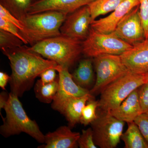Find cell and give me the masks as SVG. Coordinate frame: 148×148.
Here are the masks:
<instances>
[{"instance_id": "cell-1", "label": "cell", "mask_w": 148, "mask_h": 148, "mask_svg": "<svg viewBox=\"0 0 148 148\" xmlns=\"http://www.w3.org/2000/svg\"><path fill=\"white\" fill-rule=\"evenodd\" d=\"M2 51L10 63V92L18 98L30 90L35 79L43 72L49 69H56L57 71L61 67L54 61L31 51L27 46Z\"/></svg>"}, {"instance_id": "cell-2", "label": "cell", "mask_w": 148, "mask_h": 148, "mask_svg": "<svg viewBox=\"0 0 148 148\" xmlns=\"http://www.w3.org/2000/svg\"><path fill=\"white\" fill-rule=\"evenodd\" d=\"M67 15L56 11L27 14L21 21L24 28L20 30V35L26 45L31 46L46 39L60 36V28Z\"/></svg>"}, {"instance_id": "cell-3", "label": "cell", "mask_w": 148, "mask_h": 148, "mask_svg": "<svg viewBox=\"0 0 148 148\" xmlns=\"http://www.w3.org/2000/svg\"><path fill=\"white\" fill-rule=\"evenodd\" d=\"M82 42L61 35L46 39L27 48L63 68L69 69L82 53Z\"/></svg>"}, {"instance_id": "cell-4", "label": "cell", "mask_w": 148, "mask_h": 148, "mask_svg": "<svg viewBox=\"0 0 148 148\" xmlns=\"http://www.w3.org/2000/svg\"><path fill=\"white\" fill-rule=\"evenodd\" d=\"M5 118L0 127V133L5 138L26 133L40 143H45V136L35 121L27 115L22 104L16 95L10 92L4 108Z\"/></svg>"}, {"instance_id": "cell-5", "label": "cell", "mask_w": 148, "mask_h": 148, "mask_svg": "<svg viewBox=\"0 0 148 148\" xmlns=\"http://www.w3.org/2000/svg\"><path fill=\"white\" fill-rule=\"evenodd\" d=\"M147 83V73L136 74L129 71L102 90L98 108L103 111L116 109L131 92Z\"/></svg>"}, {"instance_id": "cell-6", "label": "cell", "mask_w": 148, "mask_h": 148, "mask_svg": "<svg viewBox=\"0 0 148 148\" xmlns=\"http://www.w3.org/2000/svg\"><path fill=\"white\" fill-rule=\"evenodd\" d=\"M125 122L113 116L110 111H101L90 125L95 145L101 148H114L120 142Z\"/></svg>"}, {"instance_id": "cell-7", "label": "cell", "mask_w": 148, "mask_h": 148, "mask_svg": "<svg viewBox=\"0 0 148 148\" xmlns=\"http://www.w3.org/2000/svg\"><path fill=\"white\" fill-rule=\"evenodd\" d=\"M82 53L89 58L104 54L120 55L132 46L119 38L114 32L102 34L90 27L89 33L82 42Z\"/></svg>"}, {"instance_id": "cell-8", "label": "cell", "mask_w": 148, "mask_h": 148, "mask_svg": "<svg viewBox=\"0 0 148 148\" xmlns=\"http://www.w3.org/2000/svg\"><path fill=\"white\" fill-rule=\"evenodd\" d=\"M93 61L96 78L90 91L93 96L129 72L120 55L104 54L95 57Z\"/></svg>"}, {"instance_id": "cell-9", "label": "cell", "mask_w": 148, "mask_h": 148, "mask_svg": "<svg viewBox=\"0 0 148 148\" xmlns=\"http://www.w3.org/2000/svg\"><path fill=\"white\" fill-rule=\"evenodd\" d=\"M58 73V90L51 107L53 110L62 114L66 103L74 97H80L90 93V90L81 87L73 79L68 68L61 67Z\"/></svg>"}, {"instance_id": "cell-10", "label": "cell", "mask_w": 148, "mask_h": 148, "mask_svg": "<svg viewBox=\"0 0 148 148\" xmlns=\"http://www.w3.org/2000/svg\"><path fill=\"white\" fill-rule=\"evenodd\" d=\"M92 21L88 5L69 14L60 28L61 35L83 42L87 38Z\"/></svg>"}, {"instance_id": "cell-11", "label": "cell", "mask_w": 148, "mask_h": 148, "mask_svg": "<svg viewBox=\"0 0 148 148\" xmlns=\"http://www.w3.org/2000/svg\"><path fill=\"white\" fill-rule=\"evenodd\" d=\"M139 9L140 5L130 11L120 21L114 32L119 38L132 46L145 39Z\"/></svg>"}, {"instance_id": "cell-12", "label": "cell", "mask_w": 148, "mask_h": 148, "mask_svg": "<svg viewBox=\"0 0 148 148\" xmlns=\"http://www.w3.org/2000/svg\"><path fill=\"white\" fill-rule=\"evenodd\" d=\"M120 56L130 71L136 74L148 72V38L132 46Z\"/></svg>"}, {"instance_id": "cell-13", "label": "cell", "mask_w": 148, "mask_h": 148, "mask_svg": "<svg viewBox=\"0 0 148 148\" xmlns=\"http://www.w3.org/2000/svg\"><path fill=\"white\" fill-rule=\"evenodd\" d=\"M140 4V0H125L110 15L92 21L90 28L102 34L112 33L115 31L121 19Z\"/></svg>"}, {"instance_id": "cell-14", "label": "cell", "mask_w": 148, "mask_h": 148, "mask_svg": "<svg viewBox=\"0 0 148 148\" xmlns=\"http://www.w3.org/2000/svg\"><path fill=\"white\" fill-rule=\"evenodd\" d=\"M95 0H37L31 5L28 14L56 11L68 14L88 5Z\"/></svg>"}, {"instance_id": "cell-15", "label": "cell", "mask_w": 148, "mask_h": 148, "mask_svg": "<svg viewBox=\"0 0 148 148\" xmlns=\"http://www.w3.org/2000/svg\"><path fill=\"white\" fill-rule=\"evenodd\" d=\"M69 126H62L45 136L44 145L38 148H75L78 147L77 141L80 135L78 132H73Z\"/></svg>"}, {"instance_id": "cell-16", "label": "cell", "mask_w": 148, "mask_h": 148, "mask_svg": "<svg viewBox=\"0 0 148 148\" xmlns=\"http://www.w3.org/2000/svg\"><path fill=\"white\" fill-rule=\"evenodd\" d=\"M113 116L125 122H134L143 113L139 99V89H136L117 108L110 111Z\"/></svg>"}, {"instance_id": "cell-17", "label": "cell", "mask_w": 148, "mask_h": 148, "mask_svg": "<svg viewBox=\"0 0 148 148\" xmlns=\"http://www.w3.org/2000/svg\"><path fill=\"white\" fill-rule=\"evenodd\" d=\"M94 97L91 93L69 99L66 103L62 114L64 115L69 123V126L73 128L80 123L83 109L87 101Z\"/></svg>"}, {"instance_id": "cell-18", "label": "cell", "mask_w": 148, "mask_h": 148, "mask_svg": "<svg viewBox=\"0 0 148 148\" xmlns=\"http://www.w3.org/2000/svg\"><path fill=\"white\" fill-rule=\"evenodd\" d=\"M91 58L87 57L82 60L72 74L73 79L77 84L88 90L91 88L94 80L93 62Z\"/></svg>"}, {"instance_id": "cell-19", "label": "cell", "mask_w": 148, "mask_h": 148, "mask_svg": "<svg viewBox=\"0 0 148 148\" xmlns=\"http://www.w3.org/2000/svg\"><path fill=\"white\" fill-rule=\"evenodd\" d=\"M127 123V129L121 138L124 143V148H148L147 143L135 122Z\"/></svg>"}, {"instance_id": "cell-20", "label": "cell", "mask_w": 148, "mask_h": 148, "mask_svg": "<svg viewBox=\"0 0 148 148\" xmlns=\"http://www.w3.org/2000/svg\"><path fill=\"white\" fill-rule=\"evenodd\" d=\"M58 86V77L53 82L43 84L40 79L34 86V92L36 98L42 103L49 104L52 103Z\"/></svg>"}, {"instance_id": "cell-21", "label": "cell", "mask_w": 148, "mask_h": 148, "mask_svg": "<svg viewBox=\"0 0 148 148\" xmlns=\"http://www.w3.org/2000/svg\"><path fill=\"white\" fill-rule=\"evenodd\" d=\"M125 0H95L89 5L92 21L101 15L112 12Z\"/></svg>"}, {"instance_id": "cell-22", "label": "cell", "mask_w": 148, "mask_h": 148, "mask_svg": "<svg viewBox=\"0 0 148 148\" xmlns=\"http://www.w3.org/2000/svg\"><path fill=\"white\" fill-rule=\"evenodd\" d=\"M36 0H0V5L9 11L15 17L22 21Z\"/></svg>"}, {"instance_id": "cell-23", "label": "cell", "mask_w": 148, "mask_h": 148, "mask_svg": "<svg viewBox=\"0 0 148 148\" xmlns=\"http://www.w3.org/2000/svg\"><path fill=\"white\" fill-rule=\"evenodd\" d=\"M98 107V101L95 100L94 97L89 99L83 109L80 123L85 126L91 124L97 117Z\"/></svg>"}, {"instance_id": "cell-24", "label": "cell", "mask_w": 148, "mask_h": 148, "mask_svg": "<svg viewBox=\"0 0 148 148\" xmlns=\"http://www.w3.org/2000/svg\"><path fill=\"white\" fill-rule=\"evenodd\" d=\"M23 44V41L16 36L0 29V47L2 50L21 47Z\"/></svg>"}, {"instance_id": "cell-25", "label": "cell", "mask_w": 148, "mask_h": 148, "mask_svg": "<svg viewBox=\"0 0 148 148\" xmlns=\"http://www.w3.org/2000/svg\"><path fill=\"white\" fill-rule=\"evenodd\" d=\"M80 148H97L93 140V132L91 127L82 130L77 141Z\"/></svg>"}, {"instance_id": "cell-26", "label": "cell", "mask_w": 148, "mask_h": 148, "mask_svg": "<svg viewBox=\"0 0 148 148\" xmlns=\"http://www.w3.org/2000/svg\"><path fill=\"white\" fill-rule=\"evenodd\" d=\"M134 122L148 144V113H143L136 118Z\"/></svg>"}, {"instance_id": "cell-27", "label": "cell", "mask_w": 148, "mask_h": 148, "mask_svg": "<svg viewBox=\"0 0 148 148\" xmlns=\"http://www.w3.org/2000/svg\"><path fill=\"white\" fill-rule=\"evenodd\" d=\"M139 11L146 38H148V0H140Z\"/></svg>"}, {"instance_id": "cell-28", "label": "cell", "mask_w": 148, "mask_h": 148, "mask_svg": "<svg viewBox=\"0 0 148 148\" xmlns=\"http://www.w3.org/2000/svg\"><path fill=\"white\" fill-rule=\"evenodd\" d=\"M0 17L16 26L20 30H23L24 25L22 21L15 17L9 11L0 5Z\"/></svg>"}, {"instance_id": "cell-29", "label": "cell", "mask_w": 148, "mask_h": 148, "mask_svg": "<svg viewBox=\"0 0 148 148\" xmlns=\"http://www.w3.org/2000/svg\"><path fill=\"white\" fill-rule=\"evenodd\" d=\"M0 29L8 32L16 36L23 41L24 44L25 42L20 34V29L14 24H12L8 21H6L3 18L0 17Z\"/></svg>"}, {"instance_id": "cell-30", "label": "cell", "mask_w": 148, "mask_h": 148, "mask_svg": "<svg viewBox=\"0 0 148 148\" xmlns=\"http://www.w3.org/2000/svg\"><path fill=\"white\" fill-rule=\"evenodd\" d=\"M139 95L143 113H148V83L145 84L140 88Z\"/></svg>"}, {"instance_id": "cell-31", "label": "cell", "mask_w": 148, "mask_h": 148, "mask_svg": "<svg viewBox=\"0 0 148 148\" xmlns=\"http://www.w3.org/2000/svg\"><path fill=\"white\" fill-rule=\"evenodd\" d=\"M56 69H49L45 70L40 75V80L43 84H47L54 82L58 77L56 75Z\"/></svg>"}, {"instance_id": "cell-32", "label": "cell", "mask_w": 148, "mask_h": 148, "mask_svg": "<svg viewBox=\"0 0 148 148\" xmlns=\"http://www.w3.org/2000/svg\"><path fill=\"white\" fill-rule=\"evenodd\" d=\"M10 79V76H9L5 72H0V87L3 90H6L5 87Z\"/></svg>"}, {"instance_id": "cell-33", "label": "cell", "mask_w": 148, "mask_h": 148, "mask_svg": "<svg viewBox=\"0 0 148 148\" xmlns=\"http://www.w3.org/2000/svg\"><path fill=\"white\" fill-rule=\"evenodd\" d=\"M9 94L5 91H3L0 94V111L2 109L4 108L6 104L8 101Z\"/></svg>"}, {"instance_id": "cell-34", "label": "cell", "mask_w": 148, "mask_h": 148, "mask_svg": "<svg viewBox=\"0 0 148 148\" xmlns=\"http://www.w3.org/2000/svg\"><path fill=\"white\" fill-rule=\"evenodd\" d=\"M147 77H148V83H148V72L147 73Z\"/></svg>"}, {"instance_id": "cell-35", "label": "cell", "mask_w": 148, "mask_h": 148, "mask_svg": "<svg viewBox=\"0 0 148 148\" xmlns=\"http://www.w3.org/2000/svg\"><path fill=\"white\" fill-rule=\"evenodd\" d=\"M36 1H37V0H36Z\"/></svg>"}]
</instances>
